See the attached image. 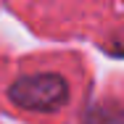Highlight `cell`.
Returning <instances> with one entry per match:
<instances>
[{"label":"cell","instance_id":"7a4b0ae2","mask_svg":"<svg viewBox=\"0 0 124 124\" xmlns=\"http://www.w3.org/2000/svg\"><path fill=\"white\" fill-rule=\"evenodd\" d=\"M85 124H124V108L116 103H95L87 111Z\"/></svg>","mask_w":124,"mask_h":124},{"label":"cell","instance_id":"6da1fadb","mask_svg":"<svg viewBox=\"0 0 124 124\" xmlns=\"http://www.w3.org/2000/svg\"><path fill=\"white\" fill-rule=\"evenodd\" d=\"M8 98L13 106L26 111H37V114L58 111L69 100V82L61 74H50V71L19 77L8 87Z\"/></svg>","mask_w":124,"mask_h":124}]
</instances>
